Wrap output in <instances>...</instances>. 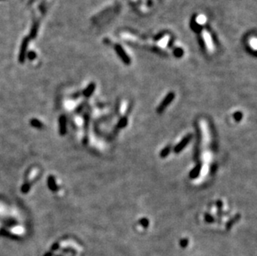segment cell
Returning <instances> with one entry per match:
<instances>
[{"label":"cell","mask_w":257,"mask_h":256,"mask_svg":"<svg viewBox=\"0 0 257 256\" xmlns=\"http://www.w3.org/2000/svg\"><path fill=\"white\" fill-rule=\"evenodd\" d=\"M175 98V93L172 92H169L166 96H165V98L161 101V102L160 105L157 107V112L158 114H161L162 112H164L165 110L166 109V107H168L169 105L171 104Z\"/></svg>","instance_id":"6da1fadb"},{"label":"cell","mask_w":257,"mask_h":256,"mask_svg":"<svg viewBox=\"0 0 257 256\" xmlns=\"http://www.w3.org/2000/svg\"><path fill=\"white\" fill-rule=\"evenodd\" d=\"M203 38L205 39V44L206 46L208 47L209 50H213V43H212V39L210 36V34L207 32H203Z\"/></svg>","instance_id":"5b68a950"},{"label":"cell","mask_w":257,"mask_h":256,"mask_svg":"<svg viewBox=\"0 0 257 256\" xmlns=\"http://www.w3.org/2000/svg\"><path fill=\"white\" fill-rule=\"evenodd\" d=\"M256 38H253L251 40H250V46L253 48L254 50H256V48H257V43H256Z\"/></svg>","instance_id":"5bb4252c"},{"label":"cell","mask_w":257,"mask_h":256,"mask_svg":"<svg viewBox=\"0 0 257 256\" xmlns=\"http://www.w3.org/2000/svg\"><path fill=\"white\" fill-rule=\"evenodd\" d=\"M193 137V135L191 133V134H187L186 136H184L182 139H181V141L178 143V144L173 148V151H174V152L176 153V154H178V153H180V152H181L186 147V146L190 143V141H191V139H192Z\"/></svg>","instance_id":"7a4b0ae2"},{"label":"cell","mask_w":257,"mask_h":256,"mask_svg":"<svg viewBox=\"0 0 257 256\" xmlns=\"http://www.w3.org/2000/svg\"><path fill=\"white\" fill-rule=\"evenodd\" d=\"M205 17L204 15H200V16L197 17V24H200V25H202V24H205Z\"/></svg>","instance_id":"8fae6325"},{"label":"cell","mask_w":257,"mask_h":256,"mask_svg":"<svg viewBox=\"0 0 257 256\" xmlns=\"http://www.w3.org/2000/svg\"><path fill=\"white\" fill-rule=\"evenodd\" d=\"M205 220L207 223H213L214 222V218L212 217V216H211L208 213L205 214Z\"/></svg>","instance_id":"4fadbf2b"},{"label":"cell","mask_w":257,"mask_h":256,"mask_svg":"<svg viewBox=\"0 0 257 256\" xmlns=\"http://www.w3.org/2000/svg\"><path fill=\"white\" fill-rule=\"evenodd\" d=\"M139 222H140L141 225L142 227H144V228H147V227H148V225H149L148 219H147V218H142V219H141Z\"/></svg>","instance_id":"7c38bea8"},{"label":"cell","mask_w":257,"mask_h":256,"mask_svg":"<svg viewBox=\"0 0 257 256\" xmlns=\"http://www.w3.org/2000/svg\"><path fill=\"white\" fill-rule=\"evenodd\" d=\"M172 145H168V146H165L164 148L162 149L161 151V152H160V156H161V158H166V157H167V156H169V154L171 153V152L172 151Z\"/></svg>","instance_id":"8992f818"},{"label":"cell","mask_w":257,"mask_h":256,"mask_svg":"<svg viewBox=\"0 0 257 256\" xmlns=\"http://www.w3.org/2000/svg\"><path fill=\"white\" fill-rule=\"evenodd\" d=\"M127 122H128L127 118L126 116H123V117H122L120 120H119V121H118V123H117V127L118 128L126 127H127Z\"/></svg>","instance_id":"ba28073f"},{"label":"cell","mask_w":257,"mask_h":256,"mask_svg":"<svg viewBox=\"0 0 257 256\" xmlns=\"http://www.w3.org/2000/svg\"><path fill=\"white\" fill-rule=\"evenodd\" d=\"M233 118H234V120L236 121V122L241 121L242 120V118H243V114H242V112H236L233 114Z\"/></svg>","instance_id":"30bf717a"},{"label":"cell","mask_w":257,"mask_h":256,"mask_svg":"<svg viewBox=\"0 0 257 256\" xmlns=\"http://www.w3.org/2000/svg\"><path fill=\"white\" fill-rule=\"evenodd\" d=\"M216 205H218V207H220V208L222 206V202H221V200H218V201H217Z\"/></svg>","instance_id":"2e32d148"},{"label":"cell","mask_w":257,"mask_h":256,"mask_svg":"<svg viewBox=\"0 0 257 256\" xmlns=\"http://www.w3.org/2000/svg\"><path fill=\"white\" fill-rule=\"evenodd\" d=\"M201 168H202L201 164V163H198V164L190 171V173H189V178H190V179H192V180L197 179V177L200 176V174H201Z\"/></svg>","instance_id":"277c9868"},{"label":"cell","mask_w":257,"mask_h":256,"mask_svg":"<svg viewBox=\"0 0 257 256\" xmlns=\"http://www.w3.org/2000/svg\"><path fill=\"white\" fill-rule=\"evenodd\" d=\"M180 244H181V247H186L187 246V244H188V240H186V239H183V240H181V243H180Z\"/></svg>","instance_id":"9a60e30c"},{"label":"cell","mask_w":257,"mask_h":256,"mask_svg":"<svg viewBox=\"0 0 257 256\" xmlns=\"http://www.w3.org/2000/svg\"><path fill=\"white\" fill-rule=\"evenodd\" d=\"M115 50H116V52L118 53V55H119V57H121V59L124 62V63L127 64V65H129L131 61H130L129 57L127 55V53H126L124 50H123V48H122L120 45H117V46L115 47Z\"/></svg>","instance_id":"3957f363"},{"label":"cell","mask_w":257,"mask_h":256,"mask_svg":"<svg viewBox=\"0 0 257 256\" xmlns=\"http://www.w3.org/2000/svg\"><path fill=\"white\" fill-rule=\"evenodd\" d=\"M94 90H95V84H94V83H91V84L88 87V88L86 89V91L84 92V95L86 96H90L93 94Z\"/></svg>","instance_id":"52a82bcc"},{"label":"cell","mask_w":257,"mask_h":256,"mask_svg":"<svg viewBox=\"0 0 257 256\" xmlns=\"http://www.w3.org/2000/svg\"><path fill=\"white\" fill-rule=\"evenodd\" d=\"M169 41V37L168 36H166L164 37V38H162L161 40L159 41V43H158V45L160 46V47H161V48H165L166 45H167V43H168Z\"/></svg>","instance_id":"9c48e42d"}]
</instances>
